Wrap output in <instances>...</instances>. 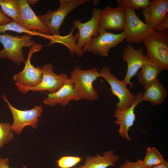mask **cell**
Listing matches in <instances>:
<instances>
[{"label": "cell", "instance_id": "cell-5", "mask_svg": "<svg viewBox=\"0 0 168 168\" xmlns=\"http://www.w3.org/2000/svg\"><path fill=\"white\" fill-rule=\"evenodd\" d=\"M53 66L50 63H47L42 66L41 68L42 78L40 83L33 87L24 86L15 83L18 91L24 94L32 91H47L52 93L58 90L64 83L69 78L67 74L61 73L58 75L54 72Z\"/></svg>", "mask_w": 168, "mask_h": 168}, {"label": "cell", "instance_id": "cell-9", "mask_svg": "<svg viewBox=\"0 0 168 168\" xmlns=\"http://www.w3.org/2000/svg\"><path fill=\"white\" fill-rule=\"evenodd\" d=\"M99 72L100 77L103 78L110 86L112 94L119 99V102L116 105V109L123 110L129 108L135 96L130 92L126 84L113 74L108 67L102 68Z\"/></svg>", "mask_w": 168, "mask_h": 168}, {"label": "cell", "instance_id": "cell-6", "mask_svg": "<svg viewBox=\"0 0 168 168\" xmlns=\"http://www.w3.org/2000/svg\"><path fill=\"white\" fill-rule=\"evenodd\" d=\"M2 98L7 103V107L12 115L13 122L11 127L14 133L17 135H19L26 126H30L34 128H37L39 117H40L42 112L41 105H35L31 109L21 110L11 104L5 95H2Z\"/></svg>", "mask_w": 168, "mask_h": 168}, {"label": "cell", "instance_id": "cell-21", "mask_svg": "<svg viewBox=\"0 0 168 168\" xmlns=\"http://www.w3.org/2000/svg\"><path fill=\"white\" fill-rule=\"evenodd\" d=\"M146 60L141 71L138 74V82L145 89L156 80L163 70L149 60L145 56Z\"/></svg>", "mask_w": 168, "mask_h": 168}, {"label": "cell", "instance_id": "cell-30", "mask_svg": "<svg viewBox=\"0 0 168 168\" xmlns=\"http://www.w3.org/2000/svg\"><path fill=\"white\" fill-rule=\"evenodd\" d=\"M13 20L5 15L0 9V26H3Z\"/></svg>", "mask_w": 168, "mask_h": 168}, {"label": "cell", "instance_id": "cell-1", "mask_svg": "<svg viewBox=\"0 0 168 168\" xmlns=\"http://www.w3.org/2000/svg\"><path fill=\"white\" fill-rule=\"evenodd\" d=\"M0 42L3 48L0 50V59L8 58L18 65L26 61L23 48H31L36 44L31 36L26 34L14 36L7 34H0Z\"/></svg>", "mask_w": 168, "mask_h": 168}, {"label": "cell", "instance_id": "cell-15", "mask_svg": "<svg viewBox=\"0 0 168 168\" xmlns=\"http://www.w3.org/2000/svg\"><path fill=\"white\" fill-rule=\"evenodd\" d=\"M82 98L69 78L57 91L48 94L43 100L44 103L51 106L58 104L64 106L71 101H77Z\"/></svg>", "mask_w": 168, "mask_h": 168}, {"label": "cell", "instance_id": "cell-12", "mask_svg": "<svg viewBox=\"0 0 168 168\" xmlns=\"http://www.w3.org/2000/svg\"><path fill=\"white\" fill-rule=\"evenodd\" d=\"M142 93H137L131 106L128 108L123 110L116 109L114 111V116L117 120L115 123L119 126L118 133L121 138L128 142L132 140L128 135V130L132 126L135 120L134 110L136 107L143 101Z\"/></svg>", "mask_w": 168, "mask_h": 168}, {"label": "cell", "instance_id": "cell-27", "mask_svg": "<svg viewBox=\"0 0 168 168\" xmlns=\"http://www.w3.org/2000/svg\"><path fill=\"white\" fill-rule=\"evenodd\" d=\"M82 159L78 156H64L58 160L57 163L59 168H71L79 163Z\"/></svg>", "mask_w": 168, "mask_h": 168}, {"label": "cell", "instance_id": "cell-4", "mask_svg": "<svg viewBox=\"0 0 168 168\" xmlns=\"http://www.w3.org/2000/svg\"><path fill=\"white\" fill-rule=\"evenodd\" d=\"M100 77L96 68L82 70L76 66L72 72L69 79L75 86L82 99L93 101L99 98L93 83Z\"/></svg>", "mask_w": 168, "mask_h": 168}, {"label": "cell", "instance_id": "cell-32", "mask_svg": "<svg viewBox=\"0 0 168 168\" xmlns=\"http://www.w3.org/2000/svg\"><path fill=\"white\" fill-rule=\"evenodd\" d=\"M149 168H168V162L165 161L164 162L160 164Z\"/></svg>", "mask_w": 168, "mask_h": 168}, {"label": "cell", "instance_id": "cell-8", "mask_svg": "<svg viewBox=\"0 0 168 168\" xmlns=\"http://www.w3.org/2000/svg\"><path fill=\"white\" fill-rule=\"evenodd\" d=\"M98 36L91 39L86 51L95 55L107 57L110 49L116 46L125 39L124 31L115 34L98 28Z\"/></svg>", "mask_w": 168, "mask_h": 168}, {"label": "cell", "instance_id": "cell-10", "mask_svg": "<svg viewBox=\"0 0 168 168\" xmlns=\"http://www.w3.org/2000/svg\"><path fill=\"white\" fill-rule=\"evenodd\" d=\"M101 9L94 7L93 8L91 19L85 23L82 22L79 20L72 21L73 26L79 30V37L76 43L78 48L86 51L90 41L93 37L99 35L98 30L100 22Z\"/></svg>", "mask_w": 168, "mask_h": 168}, {"label": "cell", "instance_id": "cell-29", "mask_svg": "<svg viewBox=\"0 0 168 168\" xmlns=\"http://www.w3.org/2000/svg\"><path fill=\"white\" fill-rule=\"evenodd\" d=\"M168 28V15L166 16L164 20L154 29L155 31H162L167 30Z\"/></svg>", "mask_w": 168, "mask_h": 168}, {"label": "cell", "instance_id": "cell-19", "mask_svg": "<svg viewBox=\"0 0 168 168\" xmlns=\"http://www.w3.org/2000/svg\"><path fill=\"white\" fill-rule=\"evenodd\" d=\"M167 95L166 89L157 78L145 89L142 99L153 105H159L164 102Z\"/></svg>", "mask_w": 168, "mask_h": 168}, {"label": "cell", "instance_id": "cell-2", "mask_svg": "<svg viewBox=\"0 0 168 168\" xmlns=\"http://www.w3.org/2000/svg\"><path fill=\"white\" fill-rule=\"evenodd\" d=\"M168 30L155 31L143 42L147 51L148 59L164 70H168Z\"/></svg>", "mask_w": 168, "mask_h": 168}, {"label": "cell", "instance_id": "cell-25", "mask_svg": "<svg viewBox=\"0 0 168 168\" xmlns=\"http://www.w3.org/2000/svg\"><path fill=\"white\" fill-rule=\"evenodd\" d=\"M9 122L0 123V149L4 145L11 142L13 137V132Z\"/></svg>", "mask_w": 168, "mask_h": 168}, {"label": "cell", "instance_id": "cell-28", "mask_svg": "<svg viewBox=\"0 0 168 168\" xmlns=\"http://www.w3.org/2000/svg\"><path fill=\"white\" fill-rule=\"evenodd\" d=\"M142 161L139 159L135 162H131L125 159L124 163L119 168H145L142 165Z\"/></svg>", "mask_w": 168, "mask_h": 168}, {"label": "cell", "instance_id": "cell-17", "mask_svg": "<svg viewBox=\"0 0 168 168\" xmlns=\"http://www.w3.org/2000/svg\"><path fill=\"white\" fill-rule=\"evenodd\" d=\"M22 20L27 29L40 32L48 35H51L48 29L36 15L30 7L27 0H18Z\"/></svg>", "mask_w": 168, "mask_h": 168}, {"label": "cell", "instance_id": "cell-7", "mask_svg": "<svg viewBox=\"0 0 168 168\" xmlns=\"http://www.w3.org/2000/svg\"><path fill=\"white\" fill-rule=\"evenodd\" d=\"M125 8L126 16L123 31L125 35V40L129 44H140L155 31L140 19L134 9Z\"/></svg>", "mask_w": 168, "mask_h": 168}, {"label": "cell", "instance_id": "cell-13", "mask_svg": "<svg viewBox=\"0 0 168 168\" xmlns=\"http://www.w3.org/2000/svg\"><path fill=\"white\" fill-rule=\"evenodd\" d=\"M122 59L127 65V72L123 81L126 85H130L132 88L133 84L130 80L142 68L146 60L144 49L141 48L136 49L133 45L129 43L124 49Z\"/></svg>", "mask_w": 168, "mask_h": 168}, {"label": "cell", "instance_id": "cell-24", "mask_svg": "<svg viewBox=\"0 0 168 168\" xmlns=\"http://www.w3.org/2000/svg\"><path fill=\"white\" fill-rule=\"evenodd\" d=\"M165 160L162 154L155 147H148L143 160L142 165L145 168H149L160 164Z\"/></svg>", "mask_w": 168, "mask_h": 168}, {"label": "cell", "instance_id": "cell-20", "mask_svg": "<svg viewBox=\"0 0 168 168\" xmlns=\"http://www.w3.org/2000/svg\"><path fill=\"white\" fill-rule=\"evenodd\" d=\"M76 29V27L73 26L69 34L66 35H51L49 40L50 42L47 46H50L56 43L62 44L68 48L72 56H74V54H76L78 57H82L84 52L83 50L78 48L76 43L77 40L78 39V33L77 32L75 36H73V33Z\"/></svg>", "mask_w": 168, "mask_h": 168}, {"label": "cell", "instance_id": "cell-23", "mask_svg": "<svg viewBox=\"0 0 168 168\" xmlns=\"http://www.w3.org/2000/svg\"><path fill=\"white\" fill-rule=\"evenodd\" d=\"M11 31L18 33H25L31 36H37L49 39L51 35H48L40 32L28 30L14 21L0 26V34L4 33L6 31Z\"/></svg>", "mask_w": 168, "mask_h": 168}, {"label": "cell", "instance_id": "cell-18", "mask_svg": "<svg viewBox=\"0 0 168 168\" xmlns=\"http://www.w3.org/2000/svg\"><path fill=\"white\" fill-rule=\"evenodd\" d=\"M119 156L114 153L113 150L104 152L101 156L97 154L94 156H89L86 157L84 164L75 168H107L115 165Z\"/></svg>", "mask_w": 168, "mask_h": 168}, {"label": "cell", "instance_id": "cell-16", "mask_svg": "<svg viewBox=\"0 0 168 168\" xmlns=\"http://www.w3.org/2000/svg\"><path fill=\"white\" fill-rule=\"evenodd\" d=\"M168 12V0H153L142 13L145 24L154 30L164 20Z\"/></svg>", "mask_w": 168, "mask_h": 168}, {"label": "cell", "instance_id": "cell-11", "mask_svg": "<svg viewBox=\"0 0 168 168\" xmlns=\"http://www.w3.org/2000/svg\"><path fill=\"white\" fill-rule=\"evenodd\" d=\"M42 48L40 44H36L30 49L24 68L21 72L13 75L15 83L26 87H33L40 83L42 78L41 68L39 67H34L31 63L30 60L33 54L40 51Z\"/></svg>", "mask_w": 168, "mask_h": 168}, {"label": "cell", "instance_id": "cell-3", "mask_svg": "<svg viewBox=\"0 0 168 168\" xmlns=\"http://www.w3.org/2000/svg\"><path fill=\"white\" fill-rule=\"evenodd\" d=\"M89 0H59V6L55 11L49 10L46 13L38 16L50 31L51 35H60L59 29L65 17L78 6Z\"/></svg>", "mask_w": 168, "mask_h": 168}, {"label": "cell", "instance_id": "cell-31", "mask_svg": "<svg viewBox=\"0 0 168 168\" xmlns=\"http://www.w3.org/2000/svg\"><path fill=\"white\" fill-rule=\"evenodd\" d=\"M0 168H10L9 166V159L8 158H0ZM23 168H26V167L23 166Z\"/></svg>", "mask_w": 168, "mask_h": 168}, {"label": "cell", "instance_id": "cell-14", "mask_svg": "<svg viewBox=\"0 0 168 168\" xmlns=\"http://www.w3.org/2000/svg\"><path fill=\"white\" fill-rule=\"evenodd\" d=\"M126 17L125 7L108 6L101 10L99 27L106 30L124 31Z\"/></svg>", "mask_w": 168, "mask_h": 168}, {"label": "cell", "instance_id": "cell-26", "mask_svg": "<svg viewBox=\"0 0 168 168\" xmlns=\"http://www.w3.org/2000/svg\"><path fill=\"white\" fill-rule=\"evenodd\" d=\"M118 7H128L135 10H142L145 9L149 5V0H117Z\"/></svg>", "mask_w": 168, "mask_h": 168}, {"label": "cell", "instance_id": "cell-22", "mask_svg": "<svg viewBox=\"0 0 168 168\" xmlns=\"http://www.w3.org/2000/svg\"><path fill=\"white\" fill-rule=\"evenodd\" d=\"M0 6L5 15L26 29L21 18L18 0H0Z\"/></svg>", "mask_w": 168, "mask_h": 168}, {"label": "cell", "instance_id": "cell-33", "mask_svg": "<svg viewBox=\"0 0 168 168\" xmlns=\"http://www.w3.org/2000/svg\"><path fill=\"white\" fill-rule=\"evenodd\" d=\"M38 1V0H27V2L29 4H31V5L33 6Z\"/></svg>", "mask_w": 168, "mask_h": 168}]
</instances>
